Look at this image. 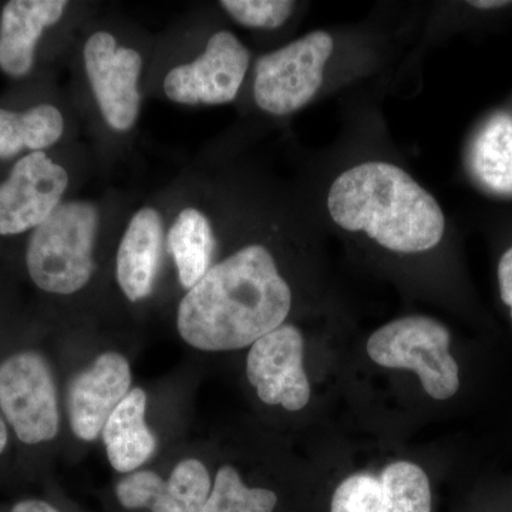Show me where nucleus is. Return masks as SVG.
<instances>
[{
  "mask_svg": "<svg viewBox=\"0 0 512 512\" xmlns=\"http://www.w3.org/2000/svg\"><path fill=\"white\" fill-rule=\"evenodd\" d=\"M64 130L62 113L50 104L23 113L0 109V158L53 146Z\"/></svg>",
  "mask_w": 512,
  "mask_h": 512,
  "instance_id": "17",
  "label": "nucleus"
},
{
  "mask_svg": "<svg viewBox=\"0 0 512 512\" xmlns=\"http://www.w3.org/2000/svg\"><path fill=\"white\" fill-rule=\"evenodd\" d=\"M84 66L104 119L114 130H130L140 109V53L117 46L110 33L97 32L84 46Z\"/></svg>",
  "mask_w": 512,
  "mask_h": 512,
  "instance_id": "9",
  "label": "nucleus"
},
{
  "mask_svg": "<svg viewBox=\"0 0 512 512\" xmlns=\"http://www.w3.org/2000/svg\"><path fill=\"white\" fill-rule=\"evenodd\" d=\"M498 282H500L501 299L511 309L512 319V248L501 256L498 265Z\"/></svg>",
  "mask_w": 512,
  "mask_h": 512,
  "instance_id": "23",
  "label": "nucleus"
},
{
  "mask_svg": "<svg viewBox=\"0 0 512 512\" xmlns=\"http://www.w3.org/2000/svg\"><path fill=\"white\" fill-rule=\"evenodd\" d=\"M446 326L426 316H409L387 323L367 342V353L377 365L409 369L419 375L429 396L447 400L458 392V365L450 355Z\"/></svg>",
  "mask_w": 512,
  "mask_h": 512,
  "instance_id": "4",
  "label": "nucleus"
},
{
  "mask_svg": "<svg viewBox=\"0 0 512 512\" xmlns=\"http://www.w3.org/2000/svg\"><path fill=\"white\" fill-rule=\"evenodd\" d=\"M328 208L339 227L366 232L403 254L436 247L446 229L437 201L393 164L366 163L345 171L330 187Z\"/></svg>",
  "mask_w": 512,
  "mask_h": 512,
  "instance_id": "2",
  "label": "nucleus"
},
{
  "mask_svg": "<svg viewBox=\"0 0 512 512\" xmlns=\"http://www.w3.org/2000/svg\"><path fill=\"white\" fill-rule=\"evenodd\" d=\"M212 490L207 467L198 460H184L164 481L153 471L128 474L117 485V498L126 508L153 512H201Z\"/></svg>",
  "mask_w": 512,
  "mask_h": 512,
  "instance_id": "12",
  "label": "nucleus"
},
{
  "mask_svg": "<svg viewBox=\"0 0 512 512\" xmlns=\"http://www.w3.org/2000/svg\"><path fill=\"white\" fill-rule=\"evenodd\" d=\"M380 483L370 474H356L339 485L330 512H379Z\"/></svg>",
  "mask_w": 512,
  "mask_h": 512,
  "instance_id": "22",
  "label": "nucleus"
},
{
  "mask_svg": "<svg viewBox=\"0 0 512 512\" xmlns=\"http://www.w3.org/2000/svg\"><path fill=\"white\" fill-rule=\"evenodd\" d=\"M468 5L477 9H501L505 6L511 5V2H504V0H476V2H468Z\"/></svg>",
  "mask_w": 512,
  "mask_h": 512,
  "instance_id": "25",
  "label": "nucleus"
},
{
  "mask_svg": "<svg viewBox=\"0 0 512 512\" xmlns=\"http://www.w3.org/2000/svg\"><path fill=\"white\" fill-rule=\"evenodd\" d=\"M131 369L120 353H103L93 366L74 377L69 389V414L73 433L93 441L107 420L130 393Z\"/></svg>",
  "mask_w": 512,
  "mask_h": 512,
  "instance_id": "11",
  "label": "nucleus"
},
{
  "mask_svg": "<svg viewBox=\"0 0 512 512\" xmlns=\"http://www.w3.org/2000/svg\"><path fill=\"white\" fill-rule=\"evenodd\" d=\"M249 66L247 47L232 33H215L192 63L174 67L164 80L168 99L181 104H225L237 97Z\"/></svg>",
  "mask_w": 512,
  "mask_h": 512,
  "instance_id": "7",
  "label": "nucleus"
},
{
  "mask_svg": "<svg viewBox=\"0 0 512 512\" xmlns=\"http://www.w3.org/2000/svg\"><path fill=\"white\" fill-rule=\"evenodd\" d=\"M99 212L89 202H66L29 239L26 264L37 288L72 295L94 271L93 248Z\"/></svg>",
  "mask_w": 512,
  "mask_h": 512,
  "instance_id": "3",
  "label": "nucleus"
},
{
  "mask_svg": "<svg viewBox=\"0 0 512 512\" xmlns=\"http://www.w3.org/2000/svg\"><path fill=\"white\" fill-rule=\"evenodd\" d=\"M168 249L174 256L181 285L191 289L211 269L215 238L210 221L200 211L187 208L170 229Z\"/></svg>",
  "mask_w": 512,
  "mask_h": 512,
  "instance_id": "16",
  "label": "nucleus"
},
{
  "mask_svg": "<svg viewBox=\"0 0 512 512\" xmlns=\"http://www.w3.org/2000/svg\"><path fill=\"white\" fill-rule=\"evenodd\" d=\"M333 52L329 33L316 30L256 63L255 101L259 109L285 116L302 109L318 93Z\"/></svg>",
  "mask_w": 512,
  "mask_h": 512,
  "instance_id": "5",
  "label": "nucleus"
},
{
  "mask_svg": "<svg viewBox=\"0 0 512 512\" xmlns=\"http://www.w3.org/2000/svg\"><path fill=\"white\" fill-rule=\"evenodd\" d=\"M9 434L8 427H6L5 420L0 416V454L5 451L6 446H8Z\"/></svg>",
  "mask_w": 512,
  "mask_h": 512,
  "instance_id": "26",
  "label": "nucleus"
},
{
  "mask_svg": "<svg viewBox=\"0 0 512 512\" xmlns=\"http://www.w3.org/2000/svg\"><path fill=\"white\" fill-rule=\"evenodd\" d=\"M379 483V512L431 511L429 478L416 464L409 461L390 464L384 468Z\"/></svg>",
  "mask_w": 512,
  "mask_h": 512,
  "instance_id": "19",
  "label": "nucleus"
},
{
  "mask_svg": "<svg viewBox=\"0 0 512 512\" xmlns=\"http://www.w3.org/2000/svg\"><path fill=\"white\" fill-rule=\"evenodd\" d=\"M291 305V288L274 256L262 245H249L192 286L178 308V332L207 352L247 348L282 326Z\"/></svg>",
  "mask_w": 512,
  "mask_h": 512,
  "instance_id": "1",
  "label": "nucleus"
},
{
  "mask_svg": "<svg viewBox=\"0 0 512 512\" xmlns=\"http://www.w3.org/2000/svg\"><path fill=\"white\" fill-rule=\"evenodd\" d=\"M221 6L248 28L276 29L292 15L295 3L289 0H224Z\"/></svg>",
  "mask_w": 512,
  "mask_h": 512,
  "instance_id": "21",
  "label": "nucleus"
},
{
  "mask_svg": "<svg viewBox=\"0 0 512 512\" xmlns=\"http://www.w3.org/2000/svg\"><path fill=\"white\" fill-rule=\"evenodd\" d=\"M164 228L154 208L134 215L117 254V279L124 295L137 302L153 292L163 251Z\"/></svg>",
  "mask_w": 512,
  "mask_h": 512,
  "instance_id": "14",
  "label": "nucleus"
},
{
  "mask_svg": "<svg viewBox=\"0 0 512 512\" xmlns=\"http://www.w3.org/2000/svg\"><path fill=\"white\" fill-rule=\"evenodd\" d=\"M147 394L130 390L103 429L110 464L119 473H131L156 453L157 439L146 424Z\"/></svg>",
  "mask_w": 512,
  "mask_h": 512,
  "instance_id": "15",
  "label": "nucleus"
},
{
  "mask_svg": "<svg viewBox=\"0 0 512 512\" xmlns=\"http://www.w3.org/2000/svg\"><path fill=\"white\" fill-rule=\"evenodd\" d=\"M278 497L265 488H248L234 467L218 470L210 497L201 512H272Z\"/></svg>",
  "mask_w": 512,
  "mask_h": 512,
  "instance_id": "20",
  "label": "nucleus"
},
{
  "mask_svg": "<svg viewBox=\"0 0 512 512\" xmlns=\"http://www.w3.org/2000/svg\"><path fill=\"white\" fill-rule=\"evenodd\" d=\"M69 185L62 165L42 151L20 158L0 184V235H16L43 224Z\"/></svg>",
  "mask_w": 512,
  "mask_h": 512,
  "instance_id": "8",
  "label": "nucleus"
},
{
  "mask_svg": "<svg viewBox=\"0 0 512 512\" xmlns=\"http://www.w3.org/2000/svg\"><path fill=\"white\" fill-rule=\"evenodd\" d=\"M64 0H12L0 18V69L12 77L32 70L35 50L46 28L63 16Z\"/></svg>",
  "mask_w": 512,
  "mask_h": 512,
  "instance_id": "13",
  "label": "nucleus"
},
{
  "mask_svg": "<svg viewBox=\"0 0 512 512\" xmlns=\"http://www.w3.org/2000/svg\"><path fill=\"white\" fill-rule=\"evenodd\" d=\"M12 512H60L52 505L45 503V501L28 500L16 504Z\"/></svg>",
  "mask_w": 512,
  "mask_h": 512,
  "instance_id": "24",
  "label": "nucleus"
},
{
  "mask_svg": "<svg viewBox=\"0 0 512 512\" xmlns=\"http://www.w3.org/2000/svg\"><path fill=\"white\" fill-rule=\"evenodd\" d=\"M0 410L22 443L55 439L60 424L55 380L39 353H16L0 363Z\"/></svg>",
  "mask_w": 512,
  "mask_h": 512,
  "instance_id": "6",
  "label": "nucleus"
},
{
  "mask_svg": "<svg viewBox=\"0 0 512 512\" xmlns=\"http://www.w3.org/2000/svg\"><path fill=\"white\" fill-rule=\"evenodd\" d=\"M247 376L266 404H279L289 412L308 406L311 386L303 369L302 333L282 325L256 340L249 350Z\"/></svg>",
  "mask_w": 512,
  "mask_h": 512,
  "instance_id": "10",
  "label": "nucleus"
},
{
  "mask_svg": "<svg viewBox=\"0 0 512 512\" xmlns=\"http://www.w3.org/2000/svg\"><path fill=\"white\" fill-rule=\"evenodd\" d=\"M471 167L478 180L500 194H512V117H493L474 141Z\"/></svg>",
  "mask_w": 512,
  "mask_h": 512,
  "instance_id": "18",
  "label": "nucleus"
}]
</instances>
